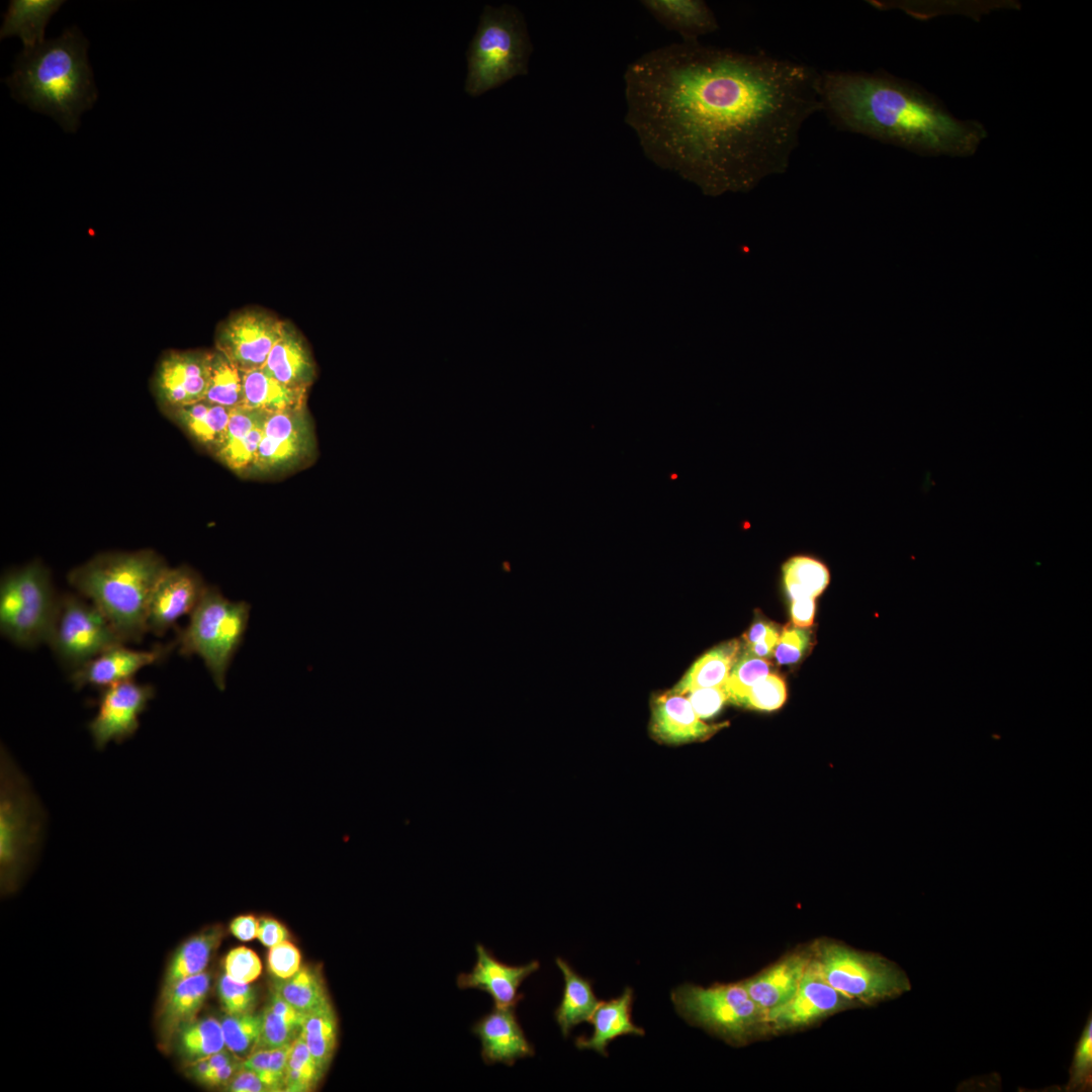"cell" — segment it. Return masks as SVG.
Here are the masks:
<instances>
[{
  "mask_svg": "<svg viewBox=\"0 0 1092 1092\" xmlns=\"http://www.w3.org/2000/svg\"><path fill=\"white\" fill-rule=\"evenodd\" d=\"M819 80L804 63L681 40L627 66L625 121L657 166L709 194L746 190L789 167Z\"/></svg>",
  "mask_w": 1092,
  "mask_h": 1092,
  "instance_id": "1",
  "label": "cell"
},
{
  "mask_svg": "<svg viewBox=\"0 0 1092 1092\" xmlns=\"http://www.w3.org/2000/svg\"><path fill=\"white\" fill-rule=\"evenodd\" d=\"M821 111L839 130L921 156L969 157L987 138L919 85L885 71H820Z\"/></svg>",
  "mask_w": 1092,
  "mask_h": 1092,
  "instance_id": "2",
  "label": "cell"
},
{
  "mask_svg": "<svg viewBox=\"0 0 1092 1092\" xmlns=\"http://www.w3.org/2000/svg\"><path fill=\"white\" fill-rule=\"evenodd\" d=\"M88 40L76 26L39 46L23 50L4 82L11 96L30 109L50 115L67 132H75L80 115L97 99L87 57Z\"/></svg>",
  "mask_w": 1092,
  "mask_h": 1092,
  "instance_id": "3",
  "label": "cell"
},
{
  "mask_svg": "<svg viewBox=\"0 0 1092 1092\" xmlns=\"http://www.w3.org/2000/svg\"><path fill=\"white\" fill-rule=\"evenodd\" d=\"M168 566L154 551L99 555L68 575L69 583L108 619L124 643H140L153 588Z\"/></svg>",
  "mask_w": 1092,
  "mask_h": 1092,
  "instance_id": "4",
  "label": "cell"
},
{
  "mask_svg": "<svg viewBox=\"0 0 1092 1092\" xmlns=\"http://www.w3.org/2000/svg\"><path fill=\"white\" fill-rule=\"evenodd\" d=\"M533 51L526 22L514 6L484 7L467 50L465 91L478 96L528 73Z\"/></svg>",
  "mask_w": 1092,
  "mask_h": 1092,
  "instance_id": "5",
  "label": "cell"
},
{
  "mask_svg": "<svg viewBox=\"0 0 1092 1092\" xmlns=\"http://www.w3.org/2000/svg\"><path fill=\"white\" fill-rule=\"evenodd\" d=\"M251 607L231 601L215 586H208L191 612L189 622L177 631V647L184 656H199L219 691H224L230 665L243 643Z\"/></svg>",
  "mask_w": 1092,
  "mask_h": 1092,
  "instance_id": "6",
  "label": "cell"
},
{
  "mask_svg": "<svg viewBox=\"0 0 1092 1092\" xmlns=\"http://www.w3.org/2000/svg\"><path fill=\"white\" fill-rule=\"evenodd\" d=\"M59 599L38 562L10 571L0 582V632L12 643L33 648L48 642Z\"/></svg>",
  "mask_w": 1092,
  "mask_h": 1092,
  "instance_id": "7",
  "label": "cell"
},
{
  "mask_svg": "<svg viewBox=\"0 0 1092 1092\" xmlns=\"http://www.w3.org/2000/svg\"><path fill=\"white\" fill-rule=\"evenodd\" d=\"M671 1001L689 1023L733 1044L745 1042L764 1026L763 1010L742 983L715 984L708 988L684 984L671 991Z\"/></svg>",
  "mask_w": 1092,
  "mask_h": 1092,
  "instance_id": "8",
  "label": "cell"
},
{
  "mask_svg": "<svg viewBox=\"0 0 1092 1092\" xmlns=\"http://www.w3.org/2000/svg\"><path fill=\"white\" fill-rule=\"evenodd\" d=\"M814 962L825 980L852 1003L874 1004L910 990L905 973L891 961L839 943H818Z\"/></svg>",
  "mask_w": 1092,
  "mask_h": 1092,
  "instance_id": "9",
  "label": "cell"
},
{
  "mask_svg": "<svg viewBox=\"0 0 1092 1092\" xmlns=\"http://www.w3.org/2000/svg\"><path fill=\"white\" fill-rule=\"evenodd\" d=\"M47 644L59 661L73 671L106 649L125 643L94 604L64 594L59 599Z\"/></svg>",
  "mask_w": 1092,
  "mask_h": 1092,
  "instance_id": "10",
  "label": "cell"
},
{
  "mask_svg": "<svg viewBox=\"0 0 1092 1092\" xmlns=\"http://www.w3.org/2000/svg\"><path fill=\"white\" fill-rule=\"evenodd\" d=\"M315 437L306 406L268 416L256 460L248 476H272L312 460Z\"/></svg>",
  "mask_w": 1092,
  "mask_h": 1092,
  "instance_id": "11",
  "label": "cell"
},
{
  "mask_svg": "<svg viewBox=\"0 0 1092 1092\" xmlns=\"http://www.w3.org/2000/svg\"><path fill=\"white\" fill-rule=\"evenodd\" d=\"M1 760L0 860L7 868L38 843L40 819L25 781L3 751Z\"/></svg>",
  "mask_w": 1092,
  "mask_h": 1092,
  "instance_id": "12",
  "label": "cell"
},
{
  "mask_svg": "<svg viewBox=\"0 0 1092 1092\" xmlns=\"http://www.w3.org/2000/svg\"><path fill=\"white\" fill-rule=\"evenodd\" d=\"M284 322L264 309L240 310L218 328L216 350L242 372L263 368L282 334Z\"/></svg>",
  "mask_w": 1092,
  "mask_h": 1092,
  "instance_id": "13",
  "label": "cell"
},
{
  "mask_svg": "<svg viewBox=\"0 0 1092 1092\" xmlns=\"http://www.w3.org/2000/svg\"><path fill=\"white\" fill-rule=\"evenodd\" d=\"M155 697V688L126 679L102 688L98 711L88 723L94 746L101 750L110 741L120 743L139 729L140 715Z\"/></svg>",
  "mask_w": 1092,
  "mask_h": 1092,
  "instance_id": "14",
  "label": "cell"
},
{
  "mask_svg": "<svg viewBox=\"0 0 1092 1092\" xmlns=\"http://www.w3.org/2000/svg\"><path fill=\"white\" fill-rule=\"evenodd\" d=\"M853 1004L822 976L813 958L794 996L764 1014V1026L783 1031L809 1025Z\"/></svg>",
  "mask_w": 1092,
  "mask_h": 1092,
  "instance_id": "15",
  "label": "cell"
},
{
  "mask_svg": "<svg viewBox=\"0 0 1092 1092\" xmlns=\"http://www.w3.org/2000/svg\"><path fill=\"white\" fill-rule=\"evenodd\" d=\"M207 587L202 577L192 568L167 567L150 597L146 616L147 632L159 637L165 635L180 617L191 614Z\"/></svg>",
  "mask_w": 1092,
  "mask_h": 1092,
  "instance_id": "16",
  "label": "cell"
},
{
  "mask_svg": "<svg viewBox=\"0 0 1092 1092\" xmlns=\"http://www.w3.org/2000/svg\"><path fill=\"white\" fill-rule=\"evenodd\" d=\"M210 352H171L160 362L156 387L169 410L204 400L209 381Z\"/></svg>",
  "mask_w": 1092,
  "mask_h": 1092,
  "instance_id": "17",
  "label": "cell"
},
{
  "mask_svg": "<svg viewBox=\"0 0 1092 1092\" xmlns=\"http://www.w3.org/2000/svg\"><path fill=\"white\" fill-rule=\"evenodd\" d=\"M476 962L468 973H461L456 979L459 989H477L487 993L493 1000L494 1007H515L524 997L519 993L522 983L537 972L540 964L532 961L526 965L511 966L498 961L481 943L475 946Z\"/></svg>",
  "mask_w": 1092,
  "mask_h": 1092,
  "instance_id": "18",
  "label": "cell"
},
{
  "mask_svg": "<svg viewBox=\"0 0 1092 1092\" xmlns=\"http://www.w3.org/2000/svg\"><path fill=\"white\" fill-rule=\"evenodd\" d=\"M175 647L176 640L158 644L150 650H134L117 644L71 671L70 681L79 690L88 685L104 688L131 679L141 668L165 659Z\"/></svg>",
  "mask_w": 1092,
  "mask_h": 1092,
  "instance_id": "19",
  "label": "cell"
},
{
  "mask_svg": "<svg viewBox=\"0 0 1092 1092\" xmlns=\"http://www.w3.org/2000/svg\"><path fill=\"white\" fill-rule=\"evenodd\" d=\"M649 733L665 745H681L712 736L722 725L704 722L685 695L671 690L652 697Z\"/></svg>",
  "mask_w": 1092,
  "mask_h": 1092,
  "instance_id": "20",
  "label": "cell"
},
{
  "mask_svg": "<svg viewBox=\"0 0 1092 1092\" xmlns=\"http://www.w3.org/2000/svg\"><path fill=\"white\" fill-rule=\"evenodd\" d=\"M481 1043V1058L487 1065L513 1066L516 1061L533 1057L534 1046L526 1037L515 1007H494L471 1027Z\"/></svg>",
  "mask_w": 1092,
  "mask_h": 1092,
  "instance_id": "21",
  "label": "cell"
},
{
  "mask_svg": "<svg viewBox=\"0 0 1092 1092\" xmlns=\"http://www.w3.org/2000/svg\"><path fill=\"white\" fill-rule=\"evenodd\" d=\"M269 414L240 405L232 410L224 440L214 455L239 475H249Z\"/></svg>",
  "mask_w": 1092,
  "mask_h": 1092,
  "instance_id": "22",
  "label": "cell"
},
{
  "mask_svg": "<svg viewBox=\"0 0 1092 1092\" xmlns=\"http://www.w3.org/2000/svg\"><path fill=\"white\" fill-rule=\"evenodd\" d=\"M811 959L806 952L793 953L741 983L765 1014L794 996Z\"/></svg>",
  "mask_w": 1092,
  "mask_h": 1092,
  "instance_id": "23",
  "label": "cell"
},
{
  "mask_svg": "<svg viewBox=\"0 0 1092 1092\" xmlns=\"http://www.w3.org/2000/svg\"><path fill=\"white\" fill-rule=\"evenodd\" d=\"M263 368L280 382L301 389H308L316 374L305 339L287 321Z\"/></svg>",
  "mask_w": 1092,
  "mask_h": 1092,
  "instance_id": "24",
  "label": "cell"
},
{
  "mask_svg": "<svg viewBox=\"0 0 1092 1092\" xmlns=\"http://www.w3.org/2000/svg\"><path fill=\"white\" fill-rule=\"evenodd\" d=\"M633 990L629 987L617 998L601 1001L588 1022L593 1025L590 1036H578V1050L595 1051L608 1056L607 1048L619 1036L631 1034L643 1036L645 1030L632 1020Z\"/></svg>",
  "mask_w": 1092,
  "mask_h": 1092,
  "instance_id": "25",
  "label": "cell"
},
{
  "mask_svg": "<svg viewBox=\"0 0 1092 1092\" xmlns=\"http://www.w3.org/2000/svg\"><path fill=\"white\" fill-rule=\"evenodd\" d=\"M641 4L662 26L679 33L682 40H699L719 29L713 10L702 0H643Z\"/></svg>",
  "mask_w": 1092,
  "mask_h": 1092,
  "instance_id": "26",
  "label": "cell"
},
{
  "mask_svg": "<svg viewBox=\"0 0 1092 1092\" xmlns=\"http://www.w3.org/2000/svg\"><path fill=\"white\" fill-rule=\"evenodd\" d=\"M60 0H12L4 14L0 38L18 36L24 50L44 41V31L51 17L62 7Z\"/></svg>",
  "mask_w": 1092,
  "mask_h": 1092,
  "instance_id": "27",
  "label": "cell"
},
{
  "mask_svg": "<svg viewBox=\"0 0 1092 1092\" xmlns=\"http://www.w3.org/2000/svg\"><path fill=\"white\" fill-rule=\"evenodd\" d=\"M243 405L269 415L306 406L307 389L288 386L264 368L243 372Z\"/></svg>",
  "mask_w": 1092,
  "mask_h": 1092,
  "instance_id": "28",
  "label": "cell"
},
{
  "mask_svg": "<svg viewBox=\"0 0 1092 1092\" xmlns=\"http://www.w3.org/2000/svg\"><path fill=\"white\" fill-rule=\"evenodd\" d=\"M210 978L205 972L177 983L162 995L161 1027L165 1037L193 1021L209 990Z\"/></svg>",
  "mask_w": 1092,
  "mask_h": 1092,
  "instance_id": "29",
  "label": "cell"
},
{
  "mask_svg": "<svg viewBox=\"0 0 1092 1092\" xmlns=\"http://www.w3.org/2000/svg\"><path fill=\"white\" fill-rule=\"evenodd\" d=\"M232 410L200 400L170 412L191 438L215 455L224 440Z\"/></svg>",
  "mask_w": 1092,
  "mask_h": 1092,
  "instance_id": "30",
  "label": "cell"
},
{
  "mask_svg": "<svg viewBox=\"0 0 1092 1092\" xmlns=\"http://www.w3.org/2000/svg\"><path fill=\"white\" fill-rule=\"evenodd\" d=\"M555 962L563 975L564 988L554 1017L562 1035L567 1037L574 1026L589 1021L601 1001L596 997L589 980L579 976L561 958H556Z\"/></svg>",
  "mask_w": 1092,
  "mask_h": 1092,
  "instance_id": "31",
  "label": "cell"
},
{
  "mask_svg": "<svg viewBox=\"0 0 1092 1092\" xmlns=\"http://www.w3.org/2000/svg\"><path fill=\"white\" fill-rule=\"evenodd\" d=\"M740 651V643L726 641L703 654L687 670L672 692L686 695L701 688L723 687Z\"/></svg>",
  "mask_w": 1092,
  "mask_h": 1092,
  "instance_id": "32",
  "label": "cell"
},
{
  "mask_svg": "<svg viewBox=\"0 0 1092 1092\" xmlns=\"http://www.w3.org/2000/svg\"><path fill=\"white\" fill-rule=\"evenodd\" d=\"M222 928L213 925L187 939L174 953L165 974L163 993L180 981L204 972L212 951L222 937Z\"/></svg>",
  "mask_w": 1092,
  "mask_h": 1092,
  "instance_id": "33",
  "label": "cell"
},
{
  "mask_svg": "<svg viewBox=\"0 0 1092 1092\" xmlns=\"http://www.w3.org/2000/svg\"><path fill=\"white\" fill-rule=\"evenodd\" d=\"M261 1014V1033L256 1050L276 1049L291 1043L301 1031L304 1014L274 990Z\"/></svg>",
  "mask_w": 1092,
  "mask_h": 1092,
  "instance_id": "34",
  "label": "cell"
},
{
  "mask_svg": "<svg viewBox=\"0 0 1092 1092\" xmlns=\"http://www.w3.org/2000/svg\"><path fill=\"white\" fill-rule=\"evenodd\" d=\"M300 1034L324 1075L334 1057L338 1036L337 1015L331 1002L304 1014Z\"/></svg>",
  "mask_w": 1092,
  "mask_h": 1092,
  "instance_id": "35",
  "label": "cell"
},
{
  "mask_svg": "<svg viewBox=\"0 0 1092 1092\" xmlns=\"http://www.w3.org/2000/svg\"><path fill=\"white\" fill-rule=\"evenodd\" d=\"M782 576L792 601L801 598L815 599L826 588L830 579L826 564L806 554L788 558L782 565Z\"/></svg>",
  "mask_w": 1092,
  "mask_h": 1092,
  "instance_id": "36",
  "label": "cell"
},
{
  "mask_svg": "<svg viewBox=\"0 0 1092 1092\" xmlns=\"http://www.w3.org/2000/svg\"><path fill=\"white\" fill-rule=\"evenodd\" d=\"M273 990L302 1014L330 1002L321 974L307 966H300L289 978L278 979Z\"/></svg>",
  "mask_w": 1092,
  "mask_h": 1092,
  "instance_id": "37",
  "label": "cell"
},
{
  "mask_svg": "<svg viewBox=\"0 0 1092 1092\" xmlns=\"http://www.w3.org/2000/svg\"><path fill=\"white\" fill-rule=\"evenodd\" d=\"M204 400L229 408L243 405V372L221 352H210L209 381Z\"/></svg>",
  "mask_w": 1092,
  "mask_h": 1092,
  "instance_id": "38",
  "label": "cell"
},
{
  "mask_svg": "<svg viewBox=\"0 0 1092 1092\" xmlns=\"http://www.w3.org/2000/svg\"><path fill=\"white\" fill-rule=\"evenodd\" d=\"M178 1048L192 1063L226 1049L220 1021L205 1017L185 1024L179 1029Z\"/></svg>",
  "mask_w": 1092,
  "mask_h": 1092,
  "instance_id": "39",
  "label": "cell"
},
{
  "mask_svg": "<svg viewBox=\"0 0 1092 1092\" xmlns=\"http://www.w3.org/2000/svg\"><path fill=\"white\" fill-rule=\"evenodd\" d=\"M322 1077L323 1074L299 1033L290 1044L285 1069L284 1091H310Z\"/></svg>",
  "mask_w": 1092,
  "mask_h": 1092,
  "instance_id": "40",
  "label": "cell"
},
{
  "mask_svg": "<svg viewBox=\"0 0 1092 1092\" xmlns=\"http://www.w3.org/2000/svg\"><path fill=\"white\" fill-rule=\"evenodd\" d=\"M220 1024L225 1048L235 1056L245 1060L256 1050L261 1033V1013L225 1014Z\"/></svg>",
  "mask_w": 1092,
  "mask_h": 1092,
  "instance_id": "41",
  "label": "cell"
},
{
  "mask_svg": "<svg viewBox=\"0 0 1092 1092\" xmlns=\"http://www.w3.org/2000/svg\"><path fill=\"white\" fill-rule=\"evenodd\" d=\"M769 673V663L747 650L739 653L724 685L728 702L738 705L748 691Z\"/></svg>",
  "mask_w": 1092,
  "mask_h": 1092,
  "instance_id": "42",
  "label": "cell"
},
{
  "mask_svg": "<svg viewBox=\"0 0 1092 1092\" xmlns=\"http://www.w3.org/2000/svg\"><path fill=\"white\" fill-rule=\"evenodd\" d=\"M786 699L787 689L784 679L776 673H768L748 691L738 706L759 711H774L781 708Z\"/></svg>",
  "mask_w": 1092,
  "mask_h": 1092,
  "instance_id": "43",
  "label": "cell"
},
{
  "mask_svg": "<svg viewBox=\"0 0 1092 1092\" xmlns=\"http://www.w3.org/2000/svg\"><path fill=\"white\" fill-rule=\"evenodd\" d=\"M1092 1084V1020L1091 1016L1079 1038L1072 1066L1068 1091H1088Z\"/></svg>",
  "mask_w": 1092,
  "mask_h": 1092,
  "instance_id": "44",
  "label": "cell"
},
{
  "mask_svg": "<svg viewBox=\"0 0 1092 1092\" xmlns=\"http://www.w3.org/2000/svg\"><path fill=\"white\" fill-rule=\"evenodd\" d=\"M217 992L221 1008L226 1015H239L254 1011L257 997L249 983H241L223 974L218 981Z\"/></svg>",
  "mask_w": 1092,
  "mask_h": 1092,
  "instance_id": "45",
  "label": "cell"
},
{
  "mask_svg": "<svg viewBox=\"0 0 1092 1092\" xmlns=\"http://www.w3.org/2000/svg\"><path fill=\"white\" fill-rule=\"evenodd\" d=\"M811 632L807 627L787 626L780 634L774 656L780 664L798 662L809 647Z\"/></svg>",
  "mask_w": 1092,
  "mask_h": 1092,
  "instance_id": "46",
  "label": "cell"
},
{
  "mask_svg": "<svg viewBox=\"0 0 1092 1092\" xmlns=\"http://www.w3.org/2000/svg\"><path fill=\"white\" fill-rule=\"evenodd\" d=\"M261 971L260 959L248 947H236L225 957L224 974L237 982L250 984L259 977Z\"/></svg>",
  "mask_w": 1092,
  "mask_h": 1092,
  "instance_id": "47",
  "label": "cell"
},
{
  "mask_svg": "<svg viewBox=\"0 0 1092 1092\" xmlns=\"http://www.w3.org/2000/svg\"><path fill=\"white\" fill-rule=\"evenodd\" d=\"M780 634L781 631L776 624L764 621L756 622L744 635L746 650L764 659L772 656Z\"/></svg>",
  "mask_w": 1092,
  "mask_h": 1092,
  "instance_id": "48",
  "label": "cell"
},
{
  "mask_svg": "<svg viewBox=\"0 0 1092 1092\" xmlns=\"http://www.w3.org/2000/svg\"><path fill=\"white\" fill-rule=\"evenodd\" d=\"M300 961L298 948L288 940L271 946L268 953L269 970L278 979H286L296 973Z\"/></svg>",
  "mask_w": 1092,
  "mask_h": 1092,
  "instance_id": "49",
  "label": "cell"
},
{
  "mask_svg": "<svg viewBox=\"0 0 1092 1092\" xmlns=\"http://www.w3.org/2000/svg\"><path fill=\"white\" fill-rule=\"evenodd\" d=\"M691 703L696 714L702 719H710L717 715L728 702V696L723 687L701 688L693 690L685 695Z\"/></svg>",
  "mask_w": 1092,
  "mask_h": 1092,
  "instance_id": "50",
  "label": "cell"
},
{
  "mask_svg": "<svg viewBox=\"0 0 1092 1092\" xmlns=\"http://www.w3.org/2000/svg\"><path fill=\"white\" fill-rule=\"evenodd\" d=\"M223 1088L231 1092H272L256 1073L243 1067Z\"/></svg>",
  "mask_w": 1092,
  "mask_h": 1092,
  "instance_id": "51",
  "label": "cell"
},
{
  "mask_svg": "<svg viewBox=\"0 0 1092 1092\" xmlns=\"http://www.w3.org/2000/svg\"><path fill=\"white\" fill-rule=\"evenodd\" d=\"M288 936V930L277 919L267 916L259 919L257 938L265 946L271 947L287 940Z\"/></svg>",
  "mask_w": 1092,
  "mask_h": 1092,
  "instance_id": "52",
  "label": "cell"
},
{
  "mask_svg": "<svg viewBox=\"0 0 1092 1092\" xmlns=\"http://www.w3.org/2000/svg\"><path fill=\"white\" fill-rule=\"evenodd\" d=\"M242 1067L243 1059L237 1058L218 1069L209 1071L199 1080V1082L210 1087H223Z\"/></svg>",
  "mask_w": 1092,
  "mask_h": 1092,
  "instance_id": "53",
  "label": "cell"
},
{
  "mask_svg": "<svg viewBox=\"0 0 1092 1092\" xmlns=\"http://www.w3.org/2000/svg\"><path fill=\"white\" fill-rule=\"evenodd\" d=\"M259 920L251 914L239 915L230 923L231 932L242 941L257 937Z\"/></svg>",
  "mask_w": 1092,
  "mask_h": 1092,
  "instance_id": "54",
  "label": "cell"
},
{
  "mask_svg": "<svg viewBox=\"0 0 1092 1092\" xmlns=\"http://www.w3.org/2000/svg\"><path fill=\"white\" fill-rule=\"evenodd\" d=\"M793 624L799 627H809L813 623L815 615V602L813 598H801L793 600L791 607Z\"/></svg>",
  "mask_w": 1092,
  "mask_h": 1092,
  "instance_id": "55",
  "label": "cell"
}]
</instances>
